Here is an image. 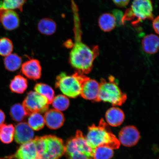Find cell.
<instances>
[{"label": "cell", "mask_w": 159, "mask_h": 159, "mask_svg": "<svg viewBox=\"0 0 159 159\" xmlns=\"http://www.w3.org/2000/svg\"><path fill=\"white\" fill-rule=\"evenodd\" d=\"M0 23L6 30H13L19 27V15L13 10L0 8Z\"/></svg>", "instance_id": "obj_12"}, {"label": "cell", "mask_w": 159, "mask_h": 159, "mask_svg": "<svg viewBox=\"0 0 159 159\" xmlns=\"http://www.w3.org/2000/svg\"><path fill=\"white\" fill-rule=\"evenodd\" d=\"M21 72L31 80H37L40 78L42 68L39 61L36 59H30L21 65Z\"/></svg>", "instance_id": "obj_13"}, {"label": "cell", "mask_w": 159, "mask_h": 159, "mask_svg": "<svg viewBox=\"0 0 159 159\" xmlns=\"http://www.w3.org/2000/svg\"><path fill=\"white\" fill-rule=\"evenodd\" d=\"M34 134V130L27 123L20 122L16 125L14 138L15 142L23 144L33 140Z\"/></svg>", "instance_id": "obj_11"}, {"label": "cell", "mask_w": 159, "mask_h": 159, "mask_svg": "<svg viewBox=\"0 0 159 159\" xmlns=\"http://www.w3.org/2000/svg\"><path fill=\"white\" fill-rule=\"evenodd\" d=\"M153 7L151 0H134L130 8L124 13L122 19L124 25L126 21H132L133 25H136L146 20H152Z\"/></svg>", "instance_id": "obj_7"}, {"label": "cell", "mask_w": 159, "mask_h": 159, "mask_svg": "<svg viewBox=\"0 0 159 159\" xmlns=\"http://www.w3.org/2000/svg\"><path fill=\"white\" fill-rule=\"evenodd\" d=\"M5 159H38L34 139L21 144L15 153L6 157Z\"/></svg>", "instance_id": "obj_9"}, {"label": "cell", "mask_w": 159, "mask_h": 159, "mask_svg": "<svg viewBox=\"0 0 159 159\" xmlns=\"http://www.w3.org/2000/svg\"><path fill=\"white\" fill-rule=\"evenodd\" d=\"M99 89V83L95 80L89 78L83 85L81 96L87 100L97 102Z\"/></svg>", "instance_id": "obj_15"}, {"label": "cell", "mask_w": 159, "mask_h": 159, "mask_svg": "<svg viewBox=\"0 0 159 159\" xmlns=\"http://www.w3.org/2000/svg\"><path fill=\"white\" fill-rule=\"evenodd\" d=\"M57 27V24L54 21L48 18L41 19L38 25L39 32L46 35L53 34L56 31Z\"/></svg>", "instance_id": "obj_19"}, {"label": "cell", "mask_w": 159, "mask_h": 159, "mask_svg": "<svg viewBox=\"0 0 159 159\" xmlns=\"http://www.w3.org/2000/svg\"><path fill=\"white\" fill-rule=\"evenodd\" d=\"M140 138V133L134 126H128L123 128L119 134L120 143L127 147L135 146L139 142Z\"/></svg>", "instance_id": "obj_10"}, {"label": "cell", "mask_w": 159, "mask_h": 159, "mask_svg": "<svg viewBox=\"0 0 159 159\" xmlns=\"http://www.w3.org/2000/svg\"><path fill=\"white\" fill-rule=\"evenodd\" d=\"M159 39L157 35L150 34L145 36L142 41L143 50L148 54H154L159 49Z\"/></svg>", "instance_id": "obj_16"}, {"label": "cell", "mask_w": 159, "mask_h": 159, "mask_svg": "<svg viewBox=\"0 0 159 159\" xmlns=\"http://www.w3.org/2000/svg\"><path fill=\"white\" fill-rule=\"evenodd\" d=\"M27 124L33 130H40L45 125L44 117L40 113H32L29 115Z\"/></svg>", "instance_id": "obj_23"}, {"label": "cell", "mask_w": 159, "mask_h": 159, "mask_svg": "<svg viewBox=\"0 0 159 159\" xmlns=\"http://www.w3.org/2000/svg\"><path fill=\"white\" fill-rule=\"evenodd\" d=\"M65 146L67 159H93V150L80 130H77L75 136L67 139Z\"/></svg>", "instance_id": "obj_5"}, {"label": "cell", "mask_w": 159, "mask_h": 159, "mask_svg": "<svg viewBox=\"0 0 159 159\" xmlns=\"http://www.w3.org/2000/svg\"><path fill=\"white\" fill-rule=\"evenodd\" d=\"M22 62L21 57L16 53H11L4 59L6 69L11 71H14L19 69L21 66Z\"/></svg>", "instance_id": "obj_22"}, {"label": "cell", "mask_w": 159, "mask_h": 159, "mask_svg": "<svg viewBox=\"0 0 159 159\" xmlns=\"http://www.w3.org/2000/svg\"><path fill=\"white\" fill-rule=\"evenodd\" d=\"M27 87V79L20 75H16L12 80L9 85L10 89L12 92L19 94H23Z\"/></svg>", "instance_id": "obj_20"}, {"label": "cell", "mask_w": 159, "mask_h": 159, "mask_svg": "<svg viewBox=\"0 0 159 159\" xmlns=\"http://www.w3.org/2000/svg\"><path fill=\"white\" fill-rule=\"evenodd\" d=\"M113 2L117 7H124L128 6L130 0H112Z\"/></svg>", "instance_id": "obj_31"}, {"label": "cell", "mask_w": 159, "mask_h": 159, "mask_svg": "<svg viewBox=\"0 0 159 159\" xmlns=\"http://www.w3.org/2000/svg\"><path fill=\"white\" fill-rule=\"evenodd\" d=\"M45 124L50 129L56 130L62 126L65 122L64 115L54 109L48 110L44 117Z\"/></svg>", "instance_id": "obj_14"}, {"label": "cell", "mask_w": 159, "mask_h": 159, "mask_svg": "<svg viewBox=\"0 0 159 159\" xmlns=\"http://www.w3.org/2000/svg\"><path fill=\"white\" fill-rule=\"evenodd\" d=\"M71 2L75 41L70 53L69 61L76 72L85 75L89 74L92 70L94 60L99 55V49L97 45L91 48L82 41L78 7L74 0H71Z\"/></svg>", "instance_id": "obj_1"}, {"label": "cell", "mask_w": 159, "mask_h": 159, "mask_svg": "<svg viewBox=\"0 0 159 159\" xmlns=\"http://www.w3.org/2000/svg\"><path fill=\"white\" fill-rule=\"evenodd\" d=\"M152 25L153 28L155 32L157 34L159 32V18L158 16L152 20Z\"/></svg>", "instance_id": "obj_32"}, {"label": "cell", "mask_w": 159, "mask_h": 159, "mask_svg": "<svg viewBox=\"0 0 159 159\" xmlns=\"http://www.w3.org/2000/svg\"><path fill=\"white\" fill-rule=\"evenodd\" d=\"M89 78L85 75L76 71L71 75L62 72L57 77L55 87L65 96L71 98H76L80 95L83 85Z\"/></svg>", "instance_id": "obj_4"}, {"label": "cell", "mask_w": 159, "mask_h": 159, "mask_svg": "<svg viewBox=\"0 0 159 159\" xmlns=\"http://www.w3.org/2000/svg\"><path fill=\"white\" fill-rule=\"evenodd\" d=\"M15 127L12 124H3L0 126V140L3 143L9 144L14 138Z\"/></svg>", "instance_id": "obj_21"}, {"label": "cell", "mask_w": 159, "mask_h": 159, "mask_svg": "<svg viewBox=\"0 0 159 159\" xmlns=\"http://www.w3.org/2000/svg\"><path fill=\"white\" fill-rule=\"evenodd\" d=\"M13 49L12 42L7 38L0 39V55L7 56L11 54Z\"/></svg>", "instance_id": "obj_29"}, {"label": "cell", "mask_w": 159, "mask_h": 159, "mask_svg": "<svg viewBox=\"0 0 159 159\" xmlns=\"http://www.w3.org/2000/svg\"><path fill=\"white\" fill-rule=\"evenodd\" d=\"M38 159H59L65 154V144L54 135L35 137Z\"/></svg>", "instance_id": "obj_3"}, {"label": "cell", "mask_w": 159, "mask_h": 159, "mask_svg": "<svg viewBox=\"0 0 159 159\" xmlns=\"http://www.w3.org/2000/svg\"><path fill=\"white\" fill-rule=\"evenodd\" d=\"M107 122L110 126L117 127L122 124L125 119L123 111L117 107L109 109L105 114Z\"/></svg>", "instance_id": "obj_17"}, {"label": "cell", "mask_w": 159, "mask_h": 159, "mask_svg": "<svg viewBox=\"0 0 159 159\" xmlns=\"http://www.w3.org/2000/svg\"><path fill=\"white\" fill-rule=\"evenodd\" d=\"M51 104L54 109L61 112L69 108L70 101L67 97L65 95H59L54 97Z\"/></svg>", "instance_id": "obj_27"}, {"label": "cell", "mask_w": 159, "mask_h": 159, "mask_svg": "<svg viewBox=\"0 0 159 159\" xmlns=\"http://www.w3.org/2000/svg\"><path fill=\"white\" fill-rule=\"evenodd\" d=\"M115 20H116V25H124L123 23L122 19L124 16V13L120 10L115 9L113 11V14Z\"/></svg>", "instance_id": "obj_30"}, {"label": "cell", "mask_w": 159, "mask_h": 159, "mask_svg": "<svg viewBox=\"0 0 159 159\" xmlns=\"http://www.w3.org/2000/svg\"><path fill=\"white\" fill-rule=\"evenodd\" d=\"M25 0H3L0 2V8L6 10L17 9L22 12Z\"/></svg>", "instance_id": "obj_28"}, {"label": "cell", "mask_w": 159, "mask_h": 159, "mask_svg": "<svg viewBox=\"0 0 159 159\" xmlns=\"http://www.w3.org/2000/svg\"><path fill=\"white\" fill-rule=\"evenodd\" d=\"M49 103L44 97L35 91L28 93L22 105L29 115L33 113H43L48 110Z\"/></svg>", "instance_id": "obj_8"}, {"label": "cell", "mask_w": 159, "mask_h": 159, "mask_svg": "<svg viewBox=\"0 0 159 159\" xmlns=\"http://www.w3.org/2000/svg\"><path fill=\"white\" fill-rule=\"evenodd\" d=\"M114 155L113 149L108 146H98L93 150V159H111Z\"/></svg>", "instance_id": "obj_25"}, {"label": "cell", "mask_w": 159, "mask_h": 159, "mask_svg": "<svg viewBox=\"0 0 159 159\" xmlns=\"http://www.w3.org/2000/svg\"><path fill=\"white\" fill-rule=\"evenodd\" d=\"M0 159H5V158L0 157Z\"/></svg>", "instance_id": "obj_34"}, {"label": "cell", "mask_w": 159, "mask_h": 159, "mask_svg": "<svg viewBox=\"0 0 159 159\" xmlns=\"http://www.w3.org/2000/svg\"><path fill=\"white\" fill-rule=\"evenodd\" d=\"M34 90L35 92L44 97L49 104H51L55 97V93L51 87L43 83H38L35 85Z\"/></svg>", "instance_id": "obj_24"}, {"label": "cell", "mask_w": 159, "mask_h": 159, "mask_svg": "<svg viewBox=\"0 0 159 159\" xmlns=\"http://www.w3.org/2000/svg\"><path fill=\"white\" fill-rule=\"evenodd\" d=\"M99 28L104 32L113 30L116 25L115 18L112 14L104 13L99 16L98 20Z\"/></svg>", "instance_id": "obj_18"}, {"label": "cell", "mask_w": 159, "mask_h": 159, "mask_svg": "<svg viewBox=\"0 0 159 159\" xmlns=\"http://www.w3.org/2000/svg\"><path fill=\"white\" fill-rule=\"evenodd\" d=\"M5 115L4 112L0 109V126L3 124L5 120Z\"/></svg>", "instance_id": "obj_33"}, {"label": "cell", "mask_w": 159, "mask_h": 159, "mask_svg": "<svg viewBox=\"0 0 159 159\" xmlns=\"http://www.w3.org/2000/svg\"><path fill=\"white\" fill-rule=\"evenodd\" d=\"M10 114L13 120L18 122H21L28 115L23 105L20 104H15L11 107Z\"/></svg>", "instance_id": "obj_26"}, {"label": "cell", "mask_w": 159, "mask_h": 159, "mask_svg": "<svg viewBox=\"0 0 159 159\" xmlns=\"http://www.w3.org/2000/svg\"><path fill=\"white\" fill-rule=\"evenodd\" d=\"M85 137L89 146L93 150L100 146H108L114 150L120 147L118 139L103 119L99 121L98 126L93 124L89 127L88 133Z\"/></svg>", "instance_id": "obj_2"}, {"label": "cell", "mask_w": 159, "mask_h": 159, "mask_svg": "<svg viewBox=\"0 0 159 159\" xmlns=\"http://www.w3.org/2000/svg\"><path fill=\"white\" fill-rule=\"evenodd\" d=\"M99 89L97 102L104 101L111 103L114 106H121L125 102L127 95L119 89L112 76L108 79H101L99 83Z\"/></svg>", "instance_id": "obj_6"}]
</instances>
